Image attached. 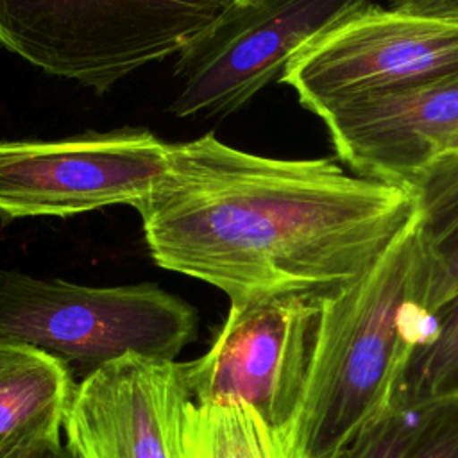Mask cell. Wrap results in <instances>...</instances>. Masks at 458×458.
Returning a JSON list of instances; mask_svg holds the SVG:
<instances>
[{"label": "cell", "mask_w": 458, "mask_h": 458, "mask_svg": "<svg viewBox=\"0 0 458 458\" xmlns=\"http://www.w3.org/2000/svg\"><path fill=\"white\" fill-rule=\"evenodd\" d=\"M390 7L458 23V0H390Z\"/></svg>", "instance_id": "16"}, {"label": "cell", "mask_w": 458, "mask_h": 458, "mask_svg": "<svg viewBox=\"0 0 458 458\" xmlns=\"http://www.w3.org/2000/svg\"><path fill=\"white\" fill-rule=\"evenodd\" d=\"M238 0H0V45L97 93L181 54Z\"/></svg>", "instance_id": "3"}, {"label": "cell", "mask_w": 458, "mask_h": 458, "mask_svg": "<svg viewBox=\"0 0 458 458\" xmlns=\"http://www.w3.org/2000/svg\"><path fill=\"white\" fill-rule=\"evenodd\" d=\"M435 265L419 215L374 265L322 297L310 376L293 428L299 458H331L399 397L433 329Z\"/></svg>", "instance_id": "2"}, {"label": "cell", "mask_w": 458, "mask_h": 458, "mask_svg": "<svg viewBox=\"0 0 458 458\" xmlns=\"http://www.w3.org/2000/svg\"><path fill=\"white\" fill-rule=\"evenodd\" d=\"M370 0H238L174 68L177 116H224L281 79L304 45Z\"/></svg>", "instance_id": "7"}, {"label": "cell", "mask_w": 458, "mask_h": 458, "mask_svg": "<svg viewBox=\"0 0 458 458\" xmlns=\"http://www.w3.org/2000/svg\"><path fill=\"white\" fill-rule=\"evenodd\" d=\"M197 329V310L154 283L88 286L0 270V338L88 372L129 352L175 360Z\"/></svg>", "instance_id": "4"}, {"label": "cell", "mask_w": 458, "mask_h": 458, "mask_svg": "<svg viewBox=\"0 0 458 458\" xmlns=\"http://www.w3.org/2000/svg\"><path fill=\"white\" fill-rule=\"evenodd\" d=\"M320 302V295L310 293L231 302L211 347L197 360L181 363L190 399L245 401L293 444Z\"/></svg>", "instance_id": "6"}, {"label": "cell", "mask_w": 458, "mask_h": 458, "mask_svg": "<svg viewBox=\"0 0 458 458\" xmlns=\"http://www.w3.org/2000/svg\"><path fill=\"white\" fill-rule=\"evenodd\" d=\"M453 395H458V292L437 308L429 338L413 354L399 392L410 401Z\"/></svg>", "instance_id": "15"}, {"label": "cell", "mask_w": 458, "mask_h": 458, "mask_svg": "<svg viewBox=\"0 0 458 458\" xmlns=\"http://www.w3.org/2000/svg\"><path fill=\"white\" fill-rule=\"evenodd\" d=\"M170 143L145 129L0 141V216H70L147 197Z\"/></svg>", "instance_id": "8"}, {"label": "cell", "mask_w": 458, "mask_h": 458, "mask_svg": "<svg viewBox=\"0 0 458 458\" xmlns=\"http://www.w3.org/2000/svg\"><path fill=\"white\" fill-rule=\"evenodd\" d=\"M73 390L66 361L30 344L0 338V458L61 440Z\"/></svg>", "instance_id": "11"}, {"label": "cell", "mask_w": 458, "mask_h": 458, "mask_svg": "<svg viewBox=\"0 0 458 458\" xmlns=\"http://www.w3.org/2000/svg\"><path fill=\"white\" fill-rule=\"evenodd\" d=\"M132 208L161 268L238 302L351 284L411 220L415 197L329 157L258 156L208 132L172 143L168 170Z\"/></svg>", "instance_id": "1"}, {"label": "cell", "mask_w": 458, "mask_h": 458, "mask_svg": "<svg viewBox=\"0 0 458 458\" xmlns=\"http://www.w3.org/2000/svg\"><path fill=\"white\" fill-rule=\"evenodd\" d=\"M440 152H458V129L444 141ZM438 152V154H440Z\"/></svg>", "instance_id": "18"}, {"label": "cell", "mask_w": 458, "mask_h": 458, "mask_svg": "<svg viewBox=\"0 0 458 458\" xmlns=\"http://www.w3.org/2000/svg\"><path fill=\"white\" fill-rule=\"evenodd\" d=\"M190 399L181 363L136 352L88 372L66 411L77 458H177V422Z\"/></svg>", "instance_id": "9"}, {"label": "cell", "mask_w": 458, "mask_h": 458, "mask_svg": "<svg viewBox=\"0 0 458 458\" xmlns=\"http://www.w3.org/2000/svg\"><path fill=\"white\" fill-rule=\"evenodd\" d=\"M435 265L433 313L458 292V152L437 154L410 182Z\"/></svg>", "instance_id": "14"}, {"label": "cell", "mask_w": 458, "mask_h": 458, "mask_svg": "<svg viewBox=\"0 0 458 458\" xmlns=\"http://www.w3.org/2000/svg\"><path fill=\"white\" fill-rule=\"evenodd\" d=\"M14 458H77V456L72 453V449L66 444L63 445L61 440H48L23 451Z\"/></svg>", "instance_id": "17"}, {"label": "cell", "mask_w": 458, "mask_h": 458, "mask_svg": "<svg viewBox=\"0 0 458 458\" xmlns=\"http://www.w3.org/2000/svg\"><path fill=\"white\" fill-rule=\"evenodd\" d=\"M320 120L352 174L408 188L458 129V73L342 104Z\"/></svg>", "instance_id": "10"}, {"label": "cell", "mask_w": 458, "mask_h": 458, "mask_svg": "<svg viewBox=\"0 0 458 458\" xmlns=\"http://www.w3.org/2000/svg\"><path fill=\"white\" fill-rule=\"evenodd\" d=\"M177 458H299L293 444L245 401L188 399L177 422Z\"/></svg>", "instance_id": "13"}, {"label": "cell", "mask_w": 458, "mask_h": 458, "mask_svg": "<svg viewBox=\"0 0 458 458\" xmlns=\"http://www.w3.org/2000/svg\"><path fill=\"white\" fill-rule=\"evenodd\" d=\"M331 458H458V395L399 397Z\"/></svg>", "instance_id": "12"}, {"label": "cell", "mask_w": 458, "mask_h": 458, "mask_svg": "<svg viewBox=\"0 0 458 458\" xmlns=\"http://www.w3.org/2000/svg\"><path fill=\"white\" fill-rule=\"evenodd\" d=\"M458 73V23L367 5L311 39L281 82L318 118L383 91Z\"/></svg>", "instance_id": "5"}]
</instances>
